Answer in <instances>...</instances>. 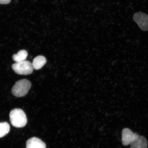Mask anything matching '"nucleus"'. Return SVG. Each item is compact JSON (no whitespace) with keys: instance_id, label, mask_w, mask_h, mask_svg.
I'll return each instance as SVG.
<instances>
[{"instance_id":"obj_1","label":"nucleus","mask_w":148,"mask_h":148,"mask_svg":"<svg viewBox=\"0 0 148 148\" xmlns=\"http://www.w3.org/2000/svg\"><path fill=\"white\" fill-rule=\"evenodd\" d=\"M9 117L12 125L17 128L25 127L27 123L26 115L21 109L16 108L12 110L9 114Z\"/></svg>"},{"instance_id":"obj_2","label":"nucleus","mask_w":148,"mask_h":148,"mask_svg":"<svg viewBox=\"0 0 148 148\" xmlns=\"http://www.w3.org/2000/svg\"><path fill=\"white\" fill-rule=\"evenodd\" d=\"M31 86L30 81L23 79L16 82L12 88V93L16 97H22L26 95Z\"/></svg>"},{"instance_id":"obj_3","label":"nucleus","mask_w":148,"mask_h":148,"mask_svg":"<svg viewBox=\"0 0 148 148\" xmlns=\"http://www.w3.org/2000/svg\"><path fill=\"white\" fill-rule=\"evenodd\" d=\"M12 67L16 73L22 75H30L33 73L34 69L32 63L27 60L16 62L12 65Z\"/></svg>"},{"instance_id":"obj_4","label":"nucleus","mask_w":148,"mask_h":148,"mask_svg":"<svg viewBox=\"0 0 148 148\" xmlns=\"http://www.w3.org/2000/svg\"><path fill=\"white\" fill-rule=\"evenodd\" d=\"M133 19L142 30L148 31V15L143 12H137L133 16Z\"/></svg>"},{"instance_id":"obj_5","label":"nucleus","mask_w":148,"mask_h":148,"mask_svg":"<svg viewBox=\"0 0 148 148\" xmlns=\"http://www.w3.org/2000/svg\"><path fill=\"white\" fill-rule=\"evenodd\" d=\"M135 136V133L133 132L130 129H123L122 132V142L123 145L126 146L130 144L134 141Z\"/></svg>"},{"instance_id":"obj_6","label":"nucleus","mask_w":148,"mask_h":148,"mask_svg":"<svg viewBox=\"0 0 148 148\" xmlns=\"http://www.w3.org/2000/svg\"><path fill=\"white\" fill-rule=\"evenodd\" d=\"M136 136L130 144V148H147V142L144 136L135 133Z\"/></svg>"},{"instance_id":"obj_7","label":"nucleus","mask_w":148,"mask_h":148,"mask_svg":"<svg viewBox=\"0 0 148 148\" xmlns=\"http://www.w3.org/2000/svg\"><path fill=\"white\" fill-rule=\"evenodd\" d=\"M26 148H46V144L40 138L33 137L27 140Z\"/></svg>"},{"instance_id":"obj_8","label":"nucleus","mask_w":148,"mask_h":148,"mask_svg":"<svg viewBox=\"0 0 148 148\" xmlns=\"http://www.w3.org/2000/svg\"><path fill=\"white\" fill-rule=\"evenodd\" d=\"M45 57L42 56H38L33 60L32 63L33 69L36 70L41 69L46 63Z\"/></svg>"},{"instance_id":"obj_9","label":"nucleus","mask_w":148,"mask_h":148,"mask_svg":"<svg viewBox=\"0 0 148 148\" xmlns=\"http://www.w3.org/2000/svg\"><path fill=\"white\" fill-rule=\"evenodd\" d=\"M28 53L27 51L22 50L18 52L16 54L13 56L12 59L16 62H19L25 60L27 56Z\"/></svg>"},{"instance_id":"obj_10","label":"nucleus","mask_w":148,"mask_h":148,"mask_svg":"<svg viewBox=\"0 0 148 148\" xmlns=\"http://www.w3.org/2000/svg\"><path fill=\"white\" fill-rule=\"evenodd\" d=\"M10 130V125L7 122L0 123V138L6 136Z\"/></svg>"},{"instance_id":"obj_11","label":"nucleus","mask_w":148,"mask_h":148,"mask_svg":"<svg viewBox=\"0 0 148 148\" xmlns=\"http://www.w3.org/2000/svg\"><path fill=\"white\" fill-rule=\"evenodd\" d=\"M11 0H0V4H7L10 2Z\"/></svg>"}]
</instances>
